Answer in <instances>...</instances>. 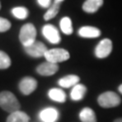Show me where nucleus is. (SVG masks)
<instances>
[{"label": "nucleus", "mask_w": 122, "mask_h": 122, "mask_svg": "<svg viewBox=\"0 0 122 122\" xmlns=\"http://www.w3.org/2000/svg\"><path fill=\"white\" fill-rule=\"evenodd\" d=\"M6 122H30V117L25 112L16 111L9 114V116L6 119Z\"/></svg>", "instance_id": "17"}, {"label": "nucleus", "mask_w": 122, "mask_h": 122, "mask_svg": "<svg viewBox=\"0 0 122 122\" xmlns=\"http://www.w3.org/2000/svg\"><path fill=\"white\" fill-rule=\"evenodd\" d=\"M62 1H64V0H55V2H58V3H61Z\"/></svg>", "instance_id": "26"}, {"label": "nucleus", "mask_w": 122, "mask_h": 122, "mask_svg": "<svg viewBox=\"0 0 122 122\" xmlns=\"http://www.w3.org/2000/svg\"><path fill=\"white\" fill-rule=\"evenodd\" d=\"M59 111L53 107L44 108L39 113V118L42 122H57L59 119Z\"/></svg>", "instance_id": "9"}, {"label": "nucleus", "mask_w": 122, "mask_h": 122, "mask_svg": "<svg viewBox=\"0 0 122 122\" xmlns=\"http://www.w3.org/2000/svg\"><path fill=\"white\" fill-rule=\"evenodd\" d=\"M78 35L86 39H95L101 35V30L95 26L86 25L78 30Z\"/></svg>", "instance_id": "11"}, {"label": "nucleus", "mask_w": 122, "mask_h": 122, "mask_svg": "<svg viewBox=\"0 0 122 122\" xmlns=\"http://www.w3.org/2000/svg\"><path fill=\"white\" fill-rule=\"evenodd\" d=\"M11 26V24L9 20H5L3 17H0V33H4L7 32Z\"/></svg>", "instance_id": "22"}, {"label": "nucleus", "mask_w": 122, "mask_h": 122, "mask_svg": "<svg viewBox=\"0 0 122 122\" xmlns=\"http://www.w3.org/2000/svg\"><path fill=\"white\" fill-rule=\"evenodd\" d=\"M37 86H38V81L34 77H30V76L24 77L20 81V85H18L20 93L25 95V96H29L33 92H35Z\"/></svg>", "instance_id": "6"}, {"label": "nucleus", "mask_w": 122, "mask_h": 122, "mask_svg": "<svg viewBox=\"0 0 122 122\" xmlns=\"http://www.w3.org/2000/svg\"><path fill=\"white\" fill-rule=\"evenodd\" d=\"M39 5L44 8H49L51 6V0H37Z\"/></svg>", "instance_id": "23"}, {"label": "nucleus", "mask_w": 122, "mask_h": 122, "mask_svg": "<svg viewBox=\"0 0 122 122\" xmlns=\"http://www.w3.org/2000/svg\"><path fill=\"white\" fill-rule=\"evenodd\" d=\"M43 36L47 39L51 44H58L61 41V37L59 35L58 30L53 25H45L42 29Z\"/></svg>", "instance_id": "7"}, {"label": "nucleus", "mask_w": 122, "mask_h": 122, "mask_svg": "<svg viewBox=\"0 0 122 122\" xmlns=\"http://www.w3.org/2000/svg\"><path fill=\"white\" fill-rule=\"evenodd\" d=\"M11 12H12L13 16L18 18V20H25V18H26L29 15V10L24 6L14 7V8L11 10Z\"/></svg>", "instance_id": "20"}, {"label": "nucleus", "mask_w": 122, "mask_h": 122, "mask_svg": "<svg viewBox=\"0 0 122 122\" xmlns=\"http://www.w3.org/2000/svg\"><path fill=\"white\" fill-rule=\"evenodd\" d=\"M25 53L32 57H35V58H39V57H43L45 56V53L48 51L47 47L44 43L39 41H36L33 45L29 46V47L25 48Z\"/></svg>", "instance_id": "8"}, {"label": "nucleus", "mask_w": 122, "mask_h": 122, "mask_svg": "<svg viewBox=\"0 0 122 122\" xmlns=\"http://www.w3.org/2000/svg\"><path fill=\"white\" fill-rule=\"evenodd\" d=\"M48 97L52 101L58 102V103H64L66 101V94L64 93L63 90L58 89V87H53V89L49 90Z\"/></svg>", "instance_id": "16"}, {"label": "nucleus", "mask_w": 122, "mask_h": 122, "mask_svg": "<svg viewBox=\"0 0 122 122\" xmlns=\"http://www.w3.org/2000/svg\"><path fill=\"white\" fill-rule=\"evenodd\" d=\"M77 83H79V76L75 74H69L63 76L58 81V85L63 87V89H68V87H73Z\"/></svg>", "instance_id": "12"}, {"label": "nucleus", "mask_w": 122, "mask_h": 122, "mask_svg": "<svg viewBox=\"0 0 122 122\" xmlns=\"http://www.w3.org/2000/svg\"><path fill=\"white\" fill-rule=\"evenodd\" d=\"M0 107L8 113H13L20 111V104L17 98L8 91H4L0 93Z\"/></svg>", "instance_id": "1"}, {"label": "nucleus", "mask_w": 122, "mask_h": 122, "mask_svg": "<svg viewBox=\"0 0 122 122\" xmlns=\"http://www.w3.org/2000/svg\"><path fill=\"white\" fill-rule=\"evenodd\" d=\"M113 49V43L110 39H103L100 41V43L97 45L95 49V55L100 59L108 57L112 52Z\"/></svg>", "instance_id": "5"}, {"label": "nucleus", "mask_w": 122, "mask_h": 122, "mask_svg": "<svg viewBox=\"0 0 122 122\" xmlns=\"http://www.w3.org/2000/svg\"><path fill=\"white\" fill-rule=\"evenodd\" d=\"M86 86L82 83H77L76 86H74L71 90L70 93V98L72 101L74 102H78L83 99V97L86 96Z\"/></svg>", "instance_id": "13"}, {"label": "nucleus", "mask_w": 122, "mask_h": 122, "mask_svg": "<svg viewBox=\"0 0 122 122\" xmlns=\"http://www.w3.org/2000/svg\"><path fill=\"white\" fill-rule=\"evenodd\" d=\"M113 122H122V117H120V118H116V119L114 120Z\"/></svg>", "instance_id": "24"}, {"label": "nucleus", "mask_w": 122, "mask_h": 122, "mask_svg": "<svg viewBox=\"0 0 122 122\" xmlns=\"http://www.w3.org/2000/svg\"><path fill=\"white\" fill-rule=\"evenodd\" d=\"M37 30L33 24H25L21 26L20 32V41L25 48L33 45L36 42Z\"/></svg>", "instance_id": "2"}, {"label": "nucleus", "mask_w": 122, "mask_h": 122, "mask_svg": "<svg viewBox=\"0 0 122 122\" xmlns=\"http://www.w3.org/2000/svg\"><path fill=\"white\" fill-rule=\"evenodd\" d=\"M78 117L81 122H98L96 113L92 108L86 107L78 114Z\"/></svg>", "instance_id": "15"}, {"label": "nucleus", "mask_w": 122, "mask_h": 122, "mask_svg": "<svg viewBox=\"0 0 122 122\" xmlns=\"http://www.w3.org/2000/svg\"><path fill=\"white\" fill-rule=\"evenodd\" d=\"M11 65L10 57L5 52L0 51V69H6Z\"/></svg>", "instance_id": "21"}, {"label": "nucleus", "mask_w": 122, "mask_h": 122, "mask_svg": "<svg viewBox=\"0 0 122 122\" xmlns=\"http://www.w3.org/2000/svg\"><path fill=\"white\" fill-rule=\"evenodd\" d=\"M59 69L58 64L51 63L46 61L44 63H41L39 66L37 67V72L42 76H50L55 74Z\"/></svg>", "instance_id": "10"}, {"label": "nucleus", "mask_w": 122, "mask_h": 122, "mask_svg": "<svg viewBox=\"0 0 122 122\" xmlns=\"http://www.w3.org/2000/svg\"><path fill=\"white\" fill-rule=\"evenodd\" d=\"M44 57L46 58V61H48V62L57 64L59 62H64V61L68 60L70 57V54L65 49L53 48L46 52Z\"/></svg>", "instance_id": "4"}, {"label": "nucleus", "mask_w": 122, "mask_h": 122, "mask_svg": "<svg viewBox=\"0 0 122 122\" xmlns=\"http://www.w3.org/2000/svg\"><path fill=\"white\" fill-rule=\"evenodd\" d=\"M60 29L64 34H65V35H71L72 34V32H73L72 22H71V20L68 16L61 18V20H60Z\"/></svg>", "instance_id": "18"}, {"label": "nucleus", "mask_w": 122, "mask_h": 122, "mask_svg": "<svg viewBox=\"0 0 122 122\" xmlns=\"http://www.w3.org/2000/svg\"><path fill=\"white\" fill-rule=\"evenodd\" d=\"M0 8H1V4H0Z\"/></svg>", "instance_id": "27"}, {"label": "nucleus", "mask_w": 122, "mask_h": 122, "mask_svg": "<svg viewBox=\"0 0 122 122\" xmlns=\"http://www.w3.org/2000/svg\"><path fill=\"white\" fill-rule=\"evenodd\" d=\"M59 8H60V3L54 1V3L51 4V6L48 8L47 12L44 14V20H50L53 17H55L59 12Z\"/></svg>", "instance_id": "19"}, {"label": "nucleus", "mask_w": 122, "mask_h": 122, "mask_svg": "<svg viewBox=\"0 0 122 122\" xmlns=\"http://www.w3.org/2000/svg\"><path fill=\"white\" fill-rule=\"evenodd\" d=\"M118 91H119L120 94H122V85H120L119 86H118Z\"/></svg>", "instance_id": "25"}, {"label": "nucleus", "mask_w": 122, "mask_h": 122, "mask_svg": "<svg viewBox=\"0 0 122 122\" xmlns=\"http://www.w3.org/2000/svg\"><path fill=\"white\" fill-rule=\"evenodd\" d=\"M104 0H86L82 4V10L86 13H95L103 5Z\"/></svg>", "instance_id": "14"}, {"label": "nucleus", "mask_w": 122, "mask_h": 122, "mask_svg": "<svg viewBox=\"0 0 122 122\" xmlns=\"http://www.w3.org/2000/svg\"><path fill=\"white\" fill-rule=\"evenodd\" d=\"M98 104L102 108H114L121 104V98L114 92H105L98 97Z\"/></svg>", "instance_id": "3"}]
</instances>
